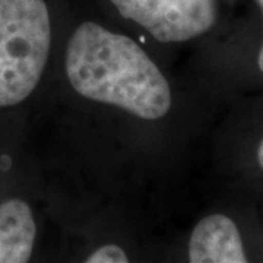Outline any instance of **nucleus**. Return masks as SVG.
<instances>
[{
  "instance_id": "nucleus-1",
  "label": "nucleus",
  "mask_w": 263,
  "mask_h": 263,
  "mask_svg": "<svg viewBox=\"0 0 263 263\" xmlns=\"http://www.w3.org/2000/svg\"><path fill=\"white\" fill-rule=\"evenodd\" d=\"M66 75L78 94L141 119L158 120L171 107L168 82L143 48L95 22L81 24L72 34Z\"/></svg>"
},
{
  "instance_id": "nucleus-2",
  "label": "nucleus",
  "mask_w": 263,
  "mask_h": 263,
  "mask_svg": "<svg viewBox=\"0 0 263 263\" xmlns=\"http://www.w3.org/2000/svg\"><path fill=\"white\" fill-rule=\"evenodd\" d=\"M50 46L44 0H0V108L18 105L34 92Z\"/></svg>"
},
{
  "instance_id": "nucleus-3",
  "label": "nucleus",
  "mask_w": 263,
  "mask_h": 263,
  "mask_svg": "<svg viewBox=\"0 0 263 263\" xmlns=\"http://www.w3.org/2000/svg\"><path fill=\"white\" fill-rule=\"evenodd\" d=\"M123 18L135 21L160 43H183L212 28L215 0H110Z\"/></svg>"
},
{
  "instance_id": "nucleus-4",
  "label": "nucleus",
  "mask_w": 263,
  "mask_h": 263,
  "mask_svg": "<svg viewBox=\"0 0 263 263\" xmlns=\"http://www.w3.org/2000/svg\"><path fill=\"white\" fill-rule=\"evenodd\" d=\"M192 263L247 262L243 241L233 219L214 214L197 222L189 241Z\"/></svg>"
},
{
  "instance_id": "nucleus-5",
  "label": "nucleus",
  "mask_w": 263,
  "mask_h": 263,
  "mask_svg": "<svg viewBox=\"0 0 263 263\" xmlns=\"http://www.w3.org/2000/svg\"><path fill=\"white\" fill-rule=\"evenodd\" d=\"M37 224L22 199L0 202V263H25L32 256Z\"/></svg>"
},
{
  "instance_id": "nucleus-6",
  "label": "nucleus",
  "mask_w": 263,
  "mask_h": 263,
  "mask_svg": "<svg viewBox=\"0 0 263 263\" xmlns=\"http://www.w3.org/2000/svg\"><path fill=\"white\" fill-rule=\"evenodd\" d=\"M88 263H127V254L120 246L105 245L86 257Z\"/></svg>"
},
{
  "instance_id": "nucleus-7",
  "label": "nucleus",
  "mask_w": 263,
  "mask_h": 263,
  "mask_svg": "<svg viewBox=\"0 0 263 263\" xmlns=\"http://www.w3.org/2000/svg\"><path fill=\"white\" fill-rule=\"evenodd\" d=\"M257 3H259V6H260V9H262V13H263V0H257ZM257 65H259V69L263 72V44H262V48H260V51H259Z\"/></svg>"
},
{
  "instance_id": "nucleus-8",
  "label": "nucleus",
  "mask_w": 263,
  "mask_h": 263,
  "mask_svg": "<svg viewBox=\"0 0 263 263\" xmlns=\"http://www.w3.org/2000/svg\"><path fill=\"white\" fill-rule=\"evenodd\" d=\"M257 161H259L260 168L263 170V139L260 142V145H259V149H257Z\"/></svg>"
}]
</instances>
